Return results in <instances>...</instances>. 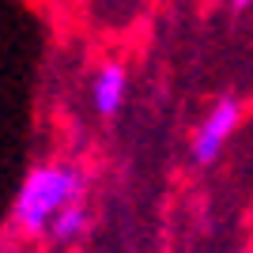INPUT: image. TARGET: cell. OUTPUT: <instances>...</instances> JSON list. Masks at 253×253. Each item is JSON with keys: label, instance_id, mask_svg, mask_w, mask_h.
I'll use <instances>...</instances> for the list:
<instances>
[{"label": "cell", "instance_id": "obj_1", "mask_svg": "<svg viewBox=\"0 0 253 253\" xmlns=\"http://www.w3.org/2000/svg\"><path fill=\"white\" fill-rule=\"evenodd\" d=\"M80 197V174L72 167H38L27 174L19 197H15V227L38 234L53 223V215Z\"/></svg>", "mask_w": 253, "mask_h": 253}, {"label": "cell", "instance_id": "obj_2", "mask_svg": "<svg viewBox=\"0 0 253 253\" xmlns=\"http://www.w3.org/2000/svg\"><path fill=\"white\" fill-rule=\"evenodd\" d=\"M238 117H242V110H238L234 98H219V102L211 106V114L204 117V125L197 128V140H193V159H197L201 167L215 163V155L223 151L227 136H231L234 125H238Z\"/></svg>", "mask_w": 253, "mask_h": 253}, {"label": "cell", "instance_id": "obj_3", "mask_svg": "<svg viewBox=\"0 0 253 253\" xmlns=\"http://www.w3.org/2000/svg\"><path fill=\"white\" fill-rule=\"evenodd\" d=\"M125 84H128V76H125L121 64L98 68V76H95V110L102 117H114L117 106L125 102Z\"/></svg>", "mask_w": 253, "mask_h": 253}, {"label": "cell", "instance_id": "obj_4", "mask_svg": "<svg viewBox=\"0 0 253 253\" xmlns=\"http://www.w3.org/2000/svg\"><path fill=\"white\" fill-rule=\"evenodd\" d=\"M84 223H87V211H84V204H80V201H72L68 208H61L57 215H53L49 231H53V238H57V242H72L76 234L84 231Z\"/></svg>", "mask_w": 253, "mask_h": 253}, {"label": "cell", "instance_id": "obj_5", "mask_svg": "<svg viewBox=\"0 0 253 253\" xmlns=\"http://www.w3.org/2000/svg\"><path fill=\"white\" fill-rule=\"evenodd\" d=\"M250 4H253V0H231V8H234V11H246Z\"/></svg>", "mask_w": 253, "mask_h": 253}]
</instances>
